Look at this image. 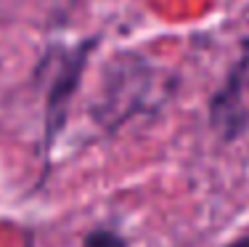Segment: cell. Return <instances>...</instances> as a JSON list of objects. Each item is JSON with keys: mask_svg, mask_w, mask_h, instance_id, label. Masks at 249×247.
Masks as SVG:
<instances>
[{"mask_svg": "<svg viewBox=\"0 0 249 247\" xmlns=\"http://www.w3.org/2000/svg\"><path fill=\"white\" fill-rule=\"evenodd\" d=\"M85 247H127L122 237H117L114 231H93L88 234Z\"/></svg>", "mask_w": 249, "mask_h": 247, "instance_id": "1", "label": "cell"}, {"mask_svg": "<svg viewBox=\"0 0 249 247\" xmlns=\"http://www.w3.org/2000/svg\"><path fill=\"white\" fill-rule=\"evenodd\" d=\"M225 247H249V234H244V237H239V239H233V242L225 245Z\"/></svg>", "mask_w": 249, "mask_h": 247, "instance_id": "2", "label": "cell"}]
</instances>
